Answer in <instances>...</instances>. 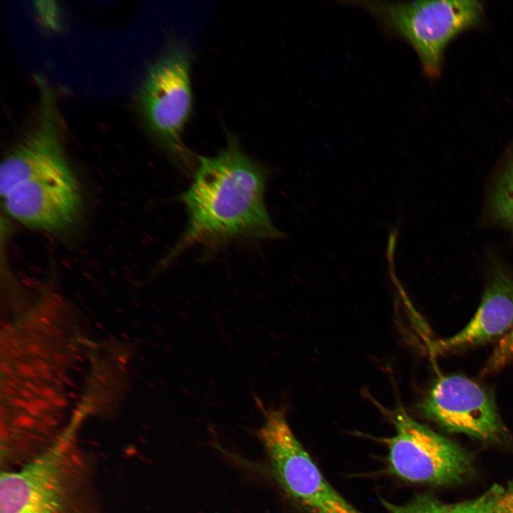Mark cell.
<instances>
[{
  "instance_id": "6da1fadb",
  "label": "cell",
  "mask_w": 513,
  "mask_h": 513,
  "mask_svg": "<svg viewBox=\"0 0 513 513\" xmlns=\"http://www.w3.org/2000/svg\"><path fill=\"white\" fill-rule=\"evenodd\" d=\"M267 172L234 138L213 157L198 156L192 183L180 195L188 222L164 261L196 244L281 238L265 204Z\"/></svg>"
},
{
  "instance_id": "7a4b0ae2",
  "label": "cell",
  "mask_w": 513,
  "mask_h": 513,
  "mask_svg": "<svg viewBox=\"0 0 513 513\" xmlns=\"http://www.w3.org/2000/svg\"><path fill=\"white\" fill-rule=\"evenodd\" d=\"M370 13L386 31L406 42L416 52L425 73L437 77L449 43L462 31L477 25L484 8L476 0L343 1Z\"/></svg>"
},
{
  "instance_id": "3957f363",
  "label": "cell",
  "mask_w": 513,
  "mask_h": 513,
  "mask_svg": "<svg viewBox=\"0 0 513 513\" xmlns=\"http://www.w3.org/2000/svg\"><path fill=\"white\" fill-rule=\"evenodd\" d=\"M255 400L263 414L257 436L274 478L286 495L309 513H362L323 477L293 432L286 410Z\"/></svg>"
},
{
  "instance_id": "277c9868",
  "label": "cell",
  "mask_w": 513,
  "mask_h": 513,
  "mask_svg": "<svg viewBox=\"0 0 513 513\" xmlns=\"http://www.w3.org/2000/svg\"><path fill=\"white\" fill-rule=\"evenodd\" d=\"M1 198L10 217L28 228L51 233L73 227L83 207L78 182L62 152L41 157Z\"/></svg>"
},
{
  "instance_id": "5b68a950",
  "label": "cell",
  "mask_w": 513,
  "mask_h": 513,
  "mask_svg": "<svg viewBox=\"0 0 513 513\" xmlns=\"http://www.w3.org/2000/svg\"><path fill=\"white\" fill-rule=\"evenodd\" d=\"M190 56L186 46L175 43L148 68L140 89L143 118L153 135L184 167L192 160L182 142V133L192 104Z\"/></svg>"
},
{
  "instance_id": "8992f818",
  "label": "cell",
  "mask_w": 513,
  "mask_h": 513,
  "mask_svg": "<svg viewBox=\"0 0 513 513\" xmlns=\"http://www.w3.org/2000/svg\"><path fill=\"white\" fill-rule=\"evenodd\" d=\"M390 417L395 434L383 441L393 473L410 482L437 485L455 484L470 474L472 459L460 446L419 423L401 407Z\"/></svg>"
},
{
  "instance_id": "52a82bcc",
  "label": "cell",
  "mask_w": 513,
  "mask_h": 513,
  "mask_svg": "<svg viewBox=\"0 0 513 513\" xmlns=\"http://www.w3.org/2000/svg\"><path fill=\"white\" fill-rule=\"evenodd\" d=\"M75 427L71 423L22 467L1 473L0 513H68L67 462Z\"/></svg>"
},
{
  "instance_id": "ba28073f",
  "label": "cell",
  "mask_w": 513,
  "mask_h": 513,
  "mask_svg": "<svg viewBox=\"0 0 513 513\" xmlns=\"http://www.w3.org/2000/svg\"><path fill=\"white\" fill-rule=\"evenodd\" d=\"M422 413L445 430L483 441H497L505 429L493 395L459 375L440 376L419 405Z\"/></svg>"
},
{
  "instance_id": "9c48e42d",
  "label": "cell",
  "mask_w": 513,
  "mask_h": 513,
  "mask_svg": "<svg viewBox=\"0 0 513 513\" xmlns=\"http://www.w3.org/2000/svg\"><path fill=\"white\" fill-rule=\"evenodd\" d=\"M513 330V270L494 262L481 303L470 322L455 335L436 343L445 351L487 342Z\"/></svg>"
},
{
  "instance_id": "30bf717a",
  "label": "cell",
  "mask_w": 513,
  "mask_h": 513,
  "mask_svg": "<svg viewBox=\"0 0 513 513\" xmlns=\"http://www.w3.org/2000/svg\"><path fill=\"white\" fill-rule=\"evenodd\" d=\"M489 207L494 220L513 232V160L497 178Z\"/></svg>"
},
{
  "instance_id": "8fae6325",
  "label": "cell",
  "mask_w": 513,
  "mask_h": 513,
  "mask_svg": "<svg viewBox=\"0 0 513 513\" xmlns=\"http://www.w3.org/2000/svg\"><path fill=\"white\" fill-rule=\"evenodd\" d=\"M504 491L499 484H494L480 496L471 500L447 505L444 513H495L497 503Z\"/></svg>"
},
{
  "instance_id": "7c38bea8",
  "label": "cell",
  "mask_w": 513,
  "mask_h": 513,
  "mask_svg": "<svg viewBox=\"0 0 513 513\" xmlns=\"http://www.w3.org/2000/svg\"><path fill=\"white\" fill-rule=\"evenodd\" d=\"M388 513H444L446 504L429 495H418L400 505L382 500Z\"/></svg>"
},
{
  "instance_id": "4fadbf2b",
  "label": "cell",
  "mask_w": 513,
  "mask_h": 513,
  "mask_svg": "<svg viewBox=\"0 0 513 513\" xmlns=\"http://www.w3.org/2000/svg\"><path fill=\"white\" fill-rule=\"evenodd\" d=\"M513 357V330L509 332L497 345L488 360L484 374L495 371L505 365Z\"/></svg>"
},
{
  "instance_id": "5bb4252c",
  "label": "cell",
  "mask_w": 513,
  "mask_h": 513,
  "mask_svg": "<svg viewBox=\"0 0 513 513\" xmlns=\"http://www.w3.org/2000/svg\"><path fill=\"white\" fill-rule=\"evenodd\" d=\"M40 4L37 6V10L40 18L43 21L51 28H56L58 23L57 8L55 5H52V2H38Z\"/></svg>"
},
{
  "instance_id": "9a60e30c",
  "label": "cell",
  "mask_w": 513,
  "mask_h": 513,
  "mask_svg": "<svg viewBox=\"0 0 513 513\" xmlns=\"http://www.w3.org/2000/svg\"><path fill=\"white\" fill-rule=\"evenodd\" d=\"M495 513H513V482L507 489H504Z\"/></svg>"
}]
</instances>
